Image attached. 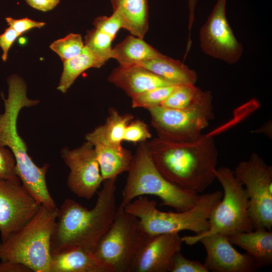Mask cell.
<instances>
[{
  "mask_svg": "<svg viewBox=\"0 0 272 272\" xmlns=\"http://www.w3.org/2000/svg\"><path fill=\"white\" fill-rule=\"evenodd\" d=\"M116 179L103 181L91 209L74 199L64 200L58 209L51 235V255L76 248L93 253L116 214Z\"/></svg>",
  "mask_w": 272,
  "mask_h": 272,
  "instance_id": "6da1fadb",
  "label": "cell"
},
{
  "mask_svg": "<svg viewBox=\"0 0 272 272\" xmlns=\"http://www.w3.org/2000/svg\"><path fill=\"white\" fill-rule=\"evenodd\" d=\"M147 144L158 171L178 187L202 192L216 179L218 152L212 136L184 142L157 137Z\"/></svg>",
  "mask_w": 272,
  "mask_h": 272,
  "instance_id": "7a4b0ae2",
  "label": "cell"
},
{
  "mask_svg": "<svg viewBox=\"0 0 272 272\" xmlns=\"http://www.w3.org/2000/svg\"><path fill=\"white\" fill-rule=\"evenodd\" d=\"M8 95L4 101V111L0 114V146L9 148L16 161V171L22 185L41 205L48 208L56 207L47 187L46 175L49 165L39 167L27 152V147L17 129V119L21 110L39 103L27 96V86L24 80L17 75L7 79Z\"/></svg>",
  "mask_w": 272,
  "mask_h": 272,
  "instance_id": "3957f363",
  "label": "cell"
},
{
  "mask_svg": "<svg viewBox=\"0 0 272 272\" xmlns=\"http://www.w3.org/2000/svg\"><path fill=\"white\" fill-rule=\"evenodd\" d=\"M223 192L216 190L199 195L194 206L182 212H162L157 201L145 195L140 196L124 207L128 213L137 217L145 230L150 235L191 231L195 235L209 228L211 212L221 200Z\"/></svg>",
  "mask_w": 272,
  "mask_h": 272,
  "instance_id": "277c9868",
  "label": "cell"
},
{
  "mask_svg": "<svg viewBox=\"0 0 272 272\" xmlns=\"http://www.w3.org/2000/svg\"><path fill=\"white\" fill-rule=\"evenodd\" d=\"M127 172L120 204L123 207L140 196L152 195L161 199V205L182 212L193 207L199 196L198 193L178 187L160 173L151 158L147 142L140 143Z\"/></svg>",
  "mask_w": 272,
  "mask_h": 272,
  "instance_id": "5b68a950",
  "label": "cell"
},
{
  "mask_svg": "<svg viewBox=\"0 0 272 272\" xmlns=\"http://www.w3.org/2000/svg\"><path fill=\"white\" fill-rule=\"evenodd\" d=\"M58 209L41 205L24 226L0 242V261L22 264L31 271L49 272L50 238Z\"/></svg>",
  "mask_w": 272,
  "mask_h": 272,
  "instance_id": "8992f818",
  "label": "cell"
},
{
  "mask_svg": "<svg viewBox=\"0 0 272 272\" xmlns=\"http://www.w3.org/2000/svg\"><path fill=\"white\" fill-rule=\"evenodd\" d=\"M150 236L140 220L120 205L93 254L112 272H131L139 252Z\"/></svg>",
  "mask_w": 272,
  "mask_h": 272,
  "instance_id": "52a82bcc",
  "label": "cell"
},
{
  "mask_svg": "<svg viewBox=\"0 0 272 272\" xmlns=\"http://www.w3.org/2000/svg\"><path fill=\"white\" fill-rule=\"evenodd\" d=\"M215 176L223 187V197L211 212L208 231L200 234L181 237L183 242L187 245H192L200 238L213 234L228 237L254 229L249 216L247 195L234 171L222 167L216 169Z\"/></svg>",
  "mask_w": 272,
  "mask_h": 272,
  "instance_id": "ba28073f",
  "label": "cell"
},
{
  "mask_svg": "<svg viewBox=\"0 0 272 272\" xmlns=\"http://www.w3.org/2000/svg\"><path fill=\"white\" fill-rule=\"evenodd\" d=\"M148 110L157 137L177 142L198 139L215 117L210 91H203L199 99L185 108L176 109L157 106Z\"/></svg>",
  "mask_w": 272,
  "mask_h": 272,
  "instance_id": "9c48e42d",
  "label": "cell"
},
{
  "mask_svg": "<svg viewBox=\"0 0 272 272\" xmlns=\"http://www.w3.org/2000/svg\"><path fill=\"white\" fill-rule=\"evenodd\" d=\"M245 185L248 198L249 213L253 229L272 227V167L257 154L241 161L234 171Z\"/></svg>",
  "mask_w": 272,
  "mask_h": 272,
  "instance_id": "30bf717a",
  "label": "cell"
},
{
  "mask_svg": "<svg viewBox=\"0 0 272 272\" xmlns=\"http://www.w3.org/2000/svg\"><path fill=\"white\" fill-rule=\"evenodd\" d=\"M227 0H217L207 22L200 29V46L206 54L229 64L237 62L243 53L226 17Z\"/></svg>",
  "mask_w": 272,
  "mask_h": 272,
  "instance_id": "8fae6325",
  "label": "cell"
},
{
  "mask_svg": "<svg viewBox=\"0 0 272 272\" xmlns=\"http://www.w3.org/2000/svg\"><path fill=\"white\" fill-rule=\"evenodd\" d=\"M60 153L70 169L66 181L69 188L79 197H93L103 181L93 145L86 141L74 149L64 148Z\"/></svg>",
  "mask_w": 272,
  "mask_h": 272,
  "instance_id": "7c38bea8",
  "label": "cell"
},
{
  "mask_svg": "<svg viewBox=\"0 0 272 272\" xmlns=\"http://www.w3.org/2000/svg\"><path fill=\"white\" fill-rule=\"evenodd\" d=\"M41 205L21 182L0 178L1 241L24 226L38 212Z\"/></svg>",
  "mask_w": 272,
  "mask_h": 272,
  "instance_id": "4fadbf2b",
  "label": "cell"
},
{
  "mask_svg": "<svg viewBox=\"0 0 272 272\" xmlns=\"http://www.w3.org/2000/svg\"><path fill=\"white\" fill-rule=\"evenodd\" d=\"M199 242L206 250L203 264L209 271L253 272L259 268L249 254L238 252L224 235H209L200 238Z\"/></svg>",
  "mask_w": 272,
  "mask_h": 272,
  "instance_id": "5bb4252c",
  "label": "cell"
},
{
  "mask_svg": "<svg viewBox=\"0 0 272 272\" xmlns=\"http://www.w3.org/2000/svg\"><path fill=\"white\" fill-rule=\"evenodd\" d=\"M183 241L179 233L151 235L139 252L131 272H171Z\"/></svg>",
  "mask_w": 272,
  "mask_h": 272,
  "instance_id": "9a60e30c",
  "label": "cell"
},
{
  "mask_svg": "<svg viewBox=\"0 0 272 272\" xmlns=\"http://www.w3.org/2000/svg\"><path fill=\"white\" fill-rule=\"evenodd\" d=\"M85 139L94 147L103 181L117 178L119 175L128 171L133 155L121 144L107 142L93 131L87 133Z\"/></svg>",
  "mask_w": 272,
  "mask_h": 272,
  "instance_id": "2e32d148",
  "label": "cell"
},
{
  "mask_svg": "<svg viewBox=\"0 0 272 272\" xmlns=\"http://www.w3.org/2000/svg\"><path fill=\"white\" fill-rule=\"evenodd\" d=\"M107 80L131 98L156 88L174 85L139 64L119 65Z\"/></svg>",
  "mask_w": 272,
  "mask_h": 272,
  "instance_id": "e0dca14e",
  "label": "cell"
},
{
  "mask_svg": "<svg viewBox=\"0 0 272 272\" xmlns=\"http://www.w3.org/2000/svg\"><path fill=\"white\" fill-rule=\"evenodd\" d=\"M49 272H112L92 252L76 248L52 254Z\"/></svg>",
  "mask_w": 272,
  "mask_h": 272,
  "instance_id": "ac0fdd59",
  "label": "cell"
},
{
  "mask_svg": "<svg viewBox=\"0 0 272 272\" xmlns=\"http://www.w3.org/2000/svg\"><path fill=\"white\" fill-rule=\"evenodd\" d=\"M243 232L229 236L232 244L243 249L255 261L259 268L272 263V232L264 228Z\"/></svg>",
  "mask_w": 272,
  "mask_h": 272,
  "instance_id": "d6986e66",
  "label": "cell"
},
{
  "mask_svg": "<svg viewBox=\"0 0 272 272\" xmlns=\"http://www.w3.org/2000/svg\"><path fill=\"white\" fill-rule=\"evenodd\" d=\"M113 12L120 17L122 28L144 39L149 29L148 0H110Z\"/></svg>",
  "mask_w": 272,
  "mask_h": 272,
  "instance_id": "ffe728a7",
  "label": "cell"
},
{
  "mask_svg": "<svg viewBox=\"0 0 272 272\" xmlns=\"http://www.w3.org/2000/svg\"><path fill=\"white\" fill-rule=\"evenodd\" d=\"M139 64L174 85L195 84L196 72L181 61L162 54Z\"/></svg>",
  "mask_w": 272,
  "mask_h": 272,
  "instance_id": "44dd1931",
  "label": "cell"
},
{
  "mask_svg": "<svg viewBox=\"0 0 272 272\" xmlns=\"http://www.w3.org/2000/svg\"><path fill=\"white\" fill-rule=\"evenodd\" d=\"M162 54L143 39L129 35L112 48L111 58L116 59L119 65L128 66L154 59Z\"/></svg>",
  "mask_w": 272,
  "mask_h": 272,
  "instance_id": "7402d4cb",
  "label": "cell"
},
{
  "mask_svg": "<svg viewBox=\"0 0 272 272\" xmlns=\"http://www.w3.org/2000/svg\"><path fill=\"white\" fill-rule=\"evenodd\" d=\"M105 63L85 46L79 54L63 62V71L57 89L65 93L82 73L90 68L99 69Z\"/></svg>",
  "mask_w": 272,
  "mask_h": 272,
  "instance_id": "603a6c76",
  "label": "cell"
},
{
  "mask_svg": "<svg viewBox=\"0 0 272 272\" xmlns=\"http://www.w3.org/2000/svg\"><path fill=\"white\" fill-rule=\"evenodd\" d=\"M133 119L131 114H121L116 109L111 107L104 124L96 127L93 131L107 142L120 144L126 127Z\"/></svg>",
  "mask_w": 272,
  "mask_h": 272,
  "instance_id": "cb8c5ba5",
  "label": "cell"
},
{
  "mask_svg": "<svg viewBox=\"0 0 272 272\" xmlns=\"http://www.w3.org/2000/svg\"><path fill=\"white\" fill-rule=\"evenodd\" d=\"M203 91L194 84L178 85L161 105L171 109H183L193 104Z\"/></svg>",
  "mask_w": 272,
  "mask_h": 272,
  "instance_id": "d4e9b609",
  "label": "cell"
},
{
  "mask_svg": "<svg viewBox=\"0 0 272 272\" xmlns=\"http://www.w3.org/2000/svg\"><path fill=\"white\" fill-rule=\"evenodd\" d=\"M113 38L97 29L88 30L85 36L84 44L97 57L105 63L112 57Z\"/></svg>",
  "mask_w": 272,
  "mask_h": 272,
  "instance_id": "484cf974",
  "label": "cell"
},
{
  "mask_svg": "<svg viewBox=\"0 0 272 272\" xmlns=\"http://www.w3.org/2000/svg\"><path fill=\"white\" fill-rule=\"evenodd\" d=\"M49 47L63 62L81 53L85 44L80 34L70 33L54 41Z\"/></svg>",
  "mask_w": 272,
  "mask_h": 272,
  "instance_id": "4316f807",
  "label": "cell"
},
{
  "mask_svg": "<svg viewBox=\"0 0 272 272\" xmlns=\"http://www.w3.org/2000/svg\"><path fill=\"white\" fill-rule=\"evenodd\" d=\"M177 85H178L159 87L144 92L131 98V106L133 108H142L148 110L160 106Z\"/></svg>",
  "mask_w": 272,
  "mask_h": 272,
  "instance_id": "83f0119b",
  "label": "cell"
},
{
  "mask_svg": "<svg viewBox=\"0 0 272 272\" xmlns=\"http://www.w3.org/2000/svg\"><path fill=\"white\" fill-rule=\"evenodd\" d=\"M151 138L148 125L142 120L133 119L126 127L123 141L137 144L147 142Z\"/></svg>",
  "mask_w": 272,
  "mask_h": 272,
  "instance_id": "f1b7e54d",
  "label": "cell"
},
{
  "mask_svg": "<svg viewBox=\"0 0 272 272\" xmlns=\"http://www.w3.org/2000/svg\"><path fill=\"white\" fill-rule=\"evenodd\" d=\"M0 178L12 182H21L16 171V161L11 151L0 146Z\"/></svg>",
  "mask_w": 272,
  "mask_h": 272,
  "instance_id": "f546056e",
  "label": "cell"
},
{
  "mask_svg": "<svg viewBox=\"0 0 272 272\" xmlns=\"http://www.w3.org/2000/svg\"><path fill=\"white\" fill-rule=\"evenodd\" d=\"M94 28L109 35L114 39L118 31L122 28L121 20L115 13L109 17L100 16L95 19Z\"/></svg>",
  "mask_w": 272,
  "mask_h": 272,
  "instance_id": "4dcf8cb0",
  "label": "cell"
},
{
  "mask_svg": "<svg viewBox=\"0 0 272 272\" xmlns=\"http://www.w3.org/2000/svg\"><path fill=\"white\" fill-rule=\"evenodd\" d=\"M180 251L177 252L174 256L171 272H209L203 263L187 259Z\"/></svg>",
  "mask_w": 272,
  "mask_h": 272,
  "instance_id": "1f68e13d",
  "label": "cell"
},
{
  "mask_svg": "<svg viewBox=\"0 0 272 272\" xmlns=\"http://www.w3.org/2000/svg\"><path fill=\"white\" fill-rule=\"evenodd\" d=\"M5 20L9 26L14 29L19 36L32 28H40L45 25L43 22L34 21L28 18L15 19L9 17H6Z\"/></svg>",
  "mask_w": 272,
  "mask_h": 272,
  "instance_id": "d6a6232c",
  "label": "cell"
},
{
  "mask_svg": "<svg viewBox=\"0 0 272 272\" xmlns=\"http://www.w3.org/2000/svg\"><path fill=\"white\" fill-rule=\"evenodd\" d=\"M19 36L10 27L7 28L4 33L0 34V47L3 50L2 59L3 61L7 60L9 50Z\"/></svg>",
  "mask_w": 272,
  "mask_h": 272,
  "instance_id": "836d02e7",
  "label": "cell"
},
{
  "mask_svg": "<svg viewBox=\"0 0 272 272\" xmlns=\"http://www.w3.org/2000/svg\"><path fill=\"white\" fill-rule=\"evenodd\" d=\"M32 8L43 12L52 10L59 2V0H25Z\"/></svg>",
  "mask_w": 272,
  "mask_h": 272,
  "instance_id": "e575fe53",
  "label": "cell"
},
{
  "mask_svg": "<svg viewBox=\"0 0 272 272\" xmlns=\"http://www.w3.org/2000/svg\"><path fill=\"white\" fill-rule=\"evenodd\" d=\"M27 266L20 263L0 261V272H30Z\"/></svg>",
  "mask_w": 272,
  "mask_h": 272,
  "instance_id": "d590c367",
  "label": "cell"
},
{
  "mask_svg": "<svg viewBox=\"0 0 272 272\" xmlns=\"http://www.w3.org/2000/svg\"><path fill=\"white\" fill-rule=\"evenodd\" d=\"M198 0H188V6L189 10L188 30L189 32L188 45L191 44V41L190 37V31L194 20V11Z\"/></svg>",
  "mask_w": 272,
  "mask_h": 272,
  "instance_id": "8d00e7d4",
  "label": "cell"
},
{
  "mask_svg": "<svg viewBox=\"0 0 272 272\" xmlns=\"http://www.w3.org/2000/svg\"><path fill=\"white\" fill-rule=\"evenodd\" d=\"M254 132H262L266 134V135L269 137H271V121H268L266 122V124L262 126L261 128H259L258 129L254 131Z\"/></svg>",
  "mask_w": 272,
  "mask_h": 272,
  "instance_id": "74e56055",
  "label": "cell"
}]
</instances>
